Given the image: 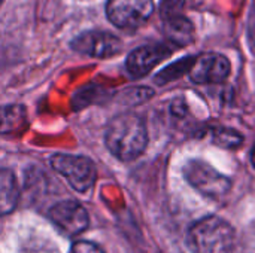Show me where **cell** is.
I'll return each mask as SVG.
<instances>
[{"mask_svg": "<svg viewBox=\"0 0 255 253\" xmlns=\"http://www.w3.org/2000/svg\"><path fill=\"white\" fill-rule=\"evenodd\" d=\"M185 4V0H163L161 1V16H172L181 13L182 7Z\"/></svg>", "mask_w": 255, "mask_h": 253, "instance_id": "obj_14", "label": "cell"}, {"mask_svg": "<svg viewBox=\"0 0 255 253\" xmlns=\"http://www.w3.org/2000/svg\"><path fill=\"white\" fill-rule=\"evenodd\" d=\"M121 40L108 31L91 30L79 34L73 42L72 48L87 57L93 58H109L121 51Z\"/></svg>", "mask_w": 255, "mask_h": 253, "instance_id": "obj_6", "label": "cell"}, {"mask_svg": "<svg viewBox=\"0 0 255 253\" xmlns=\"http://www.w3.org/2000/svg\"><path fill=\"white\" fill-rule=\"evenodd\" d=\"M154 12L152 0H109L106 15L120 28H137L145 24Z\"/></svg>", "mask_w": 255, "mask_h": 253, "instance_id": "obj_5", "label": "cell"}, {"mask_svg": "<svg viewBox=\"0 0 255 253\" xmlns=\"http://www.w3.org/2000/svg\"><path fill=\"white\" fill-rule=\"evenodd\" d=\"M51 166L78 192L90 191L96 182V167L87 157L57 154L51 158Z\"/></svg>", "mask_w": 255, "mask_h": 253, "instance_id": "obj_4", "label": "cell"}, {"mask_svg": "<svg viewBox=\"0 0 255 253\" xmlns=\"http://www.w3.org/2000/svg\"><path fill=\"white\" fill-rule=\"evenodd\" d=\"M49 219L67 236H76L88 228V213L76 201H60L49 209Z\"/></svg>", "mask_w": 255, "mask_h": 253, "instance_id": "obj_8", "label": "cell"}, {"mask_svg": "<svg viewBox=\"0 0 255 253\" xmlns=\"http://www.w3.org/2000/svg\"><path fill=\"white\" fill-rule=\"evenodd\" d=\"M25 121V110L22 106H1L0 107V134L18 130Z\"/></svg>", "mask_w": 255, "mask_h": 253, "instance_id": "obj_12", "label": "cell"}, {"mask_svg": "<svg viewBox=\"0 0 255 253\" xmlns=\"http://www.w3.org/2000/svg\"><path fill=\"white\" fill-rule=\"evenodd\" d=\"M164 19V34L176 46H187L194 42L196 30L193 22L182 13L166 16Z\"/></svg>", "mask_w": 255, "mask_h": 253, "instance_id": "obj_10", "label": "cell"}, {"mask_svg": "<svg viewBox=\"0 0 255 253\" xmlns=\"http://www.w3.org/2000/svg\"><path fill=\"white\" fill-rule=\"evenodd\" d=\"M19 189L16 179L10 170L0 169V216H4L16 207Z\"/></svg>", "mask_w": 255, "mask_h": 253, "instance_id": "obj_11", "label": "cell"}, {"mask_svg": "<svg viewBox=\"0 0 255 253\" xmlns=\"http://www.w3.org/2000/svg\"><path fill=\"white\" fill-rule=\"evenodd\" d=\"M212 142L215 145L221 146V148L233 149V148H239L241 143L244 142V139L235 130H230V128H215V130H212Z\"/></svg>", "mask_w": 255, "mask_h": 253, "instance_id": "obj_13", "label": "cell"}, {"mask_svg": "<svg viewBox=\"0 0 255 253\" xmlns=\"http://www.w3.org/2000/svg\"><path fill=\"white\" fill-rule=\"evenodd\" d=\"M105 142L114 157L121 161L136 160L148 145L145 122L134 113H123L111 121L106 128Z\"/></svg>", "mask_w": 255, "mask_h": 253, "instance_id": "obj_1", "label": "cell"}, {"mask_svg": "<svg viewBox=\"0 0 255 253\" xmlns=\"http://www.w3.org/2000/svg\"><path fill=\"white\" fill-rule=\"evenodd\" d=\"M1 3H3V0H0V6H1Z\"/></svg>", "mask_w": 255, "mask_h": 253, "instance_id": "obj_17", "label": "cell"}, {"mask_svg": "<svg viewBox=\"0 0 255 253\" xmlns=\"http://www.w3.org/2000/svg\"><path fill=\"white\" fill-rule=\"evenodd\" d=\"M251 160H253V164H254V167H255V145H254V149H253V155H251Z\"/></svg>", "mask_w": 255, "mask_h": 253, "instance_id": "obj_16", "label": "cell"}, {"mask_svg": "<svg viewBox=\"0 0 255 253\" xmlns=\"http://www.w3.org/2000/svg\"><path fill=\"white\" fill-rule=\"evenodd\" d=\"M187 243L194 253H232L235 249V230L227 221L208 216L188 230Z\"/></svg>", "mask_w": 255, "mask_h": 253, "instance_id": "obj_2", "label": "cell"}, {"mask_svg": "<svg viewBox=\"0 0 255 253\" xmlns=\"http://www.w3.org/2000/svg\"><path fill=\"white\" fill-rule=\"evenodd\" d=\"M170 54H172V49L164 45L139 46L127 57L126 67L131 76L140 78L149 73L160 61L170 57Z\"/></svg>", "mask_w": 255, "mask_h": 253, "instance_id": "obj_9", "label": "cell"}, {"mask_svg": "<svg viewBox=\"0 0 255 253\" xmlns=\"http://www.w3.org/2000/svg\"><path fill=\"white\" fill-rule=\"evenodd\" d=\"M184 176L194 189L208 198H223L232 189V180L202 160L188 161L184 167Z\"/></svg>", "mask_w": 255, "mask_h": 253, "instance_id": "obj_3", "label": "cell"}, {"mask_svg": "<svg viewBox=\"0 0 255 253\" xmlns=\"http://www.w3.org/2000/svg\"><path fill=\"white\" fill-rule=\"evenodd\" d=\"M70 253H105L97 245L91 243V242H76L72 249Z\"/></svg>", "mask_w": 255, "mask_h": 253, "instance_id": "obj_15", "label": "cell"}, {"mask_svg": "<svg viewBox=\"0 0 255 253\" xmlns=\"http://www.w3.org/2000/svg\"><path fill=\"white\" fill-rule=\"evenodd\" d=\"M232 72V66L227 57L215 52L203 54L190 67V78L193 82L200 85L221 84Z\"/></svg>", "mask_w": 255, "mask_h": 253, "instance_id": "obj_7", "label": "cell"}]
</instances>
